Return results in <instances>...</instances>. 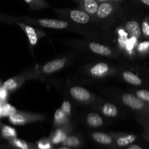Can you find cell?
Instances as JSON below:
<instances>
[{"label":"cell","instance_id":"cell-27","mask_svg":"<svg viewBox=\"0 0 149 149\" xmlns=\"http://www.w3.org/2000/svg\"><path fill=\"white\" fill-rule=\"evenodd\" d=\"M136 96L143 101L149 102V91L146 90H139L136 92Z\"/></svg>","mask_w":149,"mask_h":149},{"label":"cell","instance_id":"cell-14","mask_svg":"<svg viewBox=\"0 0 149 149\" xmlns=\"http://www.w3.org/2000/svg\"><path fill=\"white\" fill-rule=\"evenodd\" d=\"M109 71V66L105 63L96 64L90 70V74L94 77H103L106 75Z\"/></svg>","mask_w":149,"mask_h":149},{"label":"cell","instance_id":"cell-19","mask_svg":"<svg viewBox=\"0 0 149 149\" xmlns=\"http://www.w3.org/2000/svg\"><path fill=\"white\" fill-rule=\"evenodd\" d=\"M24 30H25V32H26V35H27L28 38H29V42H30L31 45H32V46H35L38 42V36H37V33H36L34 28L29 26H25Z\"/></svg>","mask_w":149,"mask_h":149},{"label":"cell","instance_id":"cell-12","mask_svg":"<svg viewBox=\"0 0 149 149\" xmlns=\"http://www.w3.org/2000/svg\"><path fill=\"white\" fill-rule=\"evenodd\" d=\"M10 122L15 125H23L33 121V119L28 115H24L20 113H15L9 116Z\"/></svg>","mask_w":149,"mask_h":149},{"label":"cell","instance_id":"cell-33","mask_svg":"<svg viewBox=\"0 0 149 149\" xmlns=\"http://www.w3.org/2000/svg\"><path fill=\"white\" fill-rule=\"evenodd\" d=\"M128 149H143V148H142L141 147L138 146L137 145H132L129 147V148Z\"/></svg>","mask_w":149,"mask_h":149},{"label":"cell","instance_id":"cell-11","mask_svg":"<svg viewBox=\"0 0 149 149\" xmlns=\"http://www.w3.org/2000/svg\"><path fill=\"white\" fill-rule=\"evenodd\" d=\"M125 29L132 37L138 39L141 35V28L135 20H130L125 25Z\"/></svg>","mask_w":149,"mask_h":149},{"label":"cell","instance_id":"cell-7","mask_svg":"<svg viewBox=\"0 0 149 149\" xmlns=\"http://www.w3.org/2000/svg\"><path fill=\"white\" fill-rule=\"evenodd\" d=\"M92 138L97 143L106 146H110L113 143V138L109 134L101 132H95L92 134Z\"/></svg>","mask_w":149,"mask_h":149},{"label":"cell","instance_id":"cell-15","mask_svg":"<svg viewBox=\"0 0 149 149\" xmlns=\"http://www.w3.org/2000/svg\"><path fill=\"white\" fill-rule=\"evenodd\" d=\"M62 146L74 148H79L81 146V141L77 135H67L62 143Z\"/></svg>","mask_w":149,"mask_h":149},{"label":"cell","instance_id":"cell-10","mask_svg":"<svg viewBox=\"0 0 149 149\" xmlns=\"http://www.w3.org/2000/svg\"><path fill=\"white\" fill-rule=\"evenodd\" d=\"M89 47L92 52L95 54L103 55V56H109L111 55V49L106 45H100L96 42H91L89 45Z\"/></svg>","mask_w":149,"mask_h":149},{"label":"cell","instance_id":"cell-8","mask_svg":"<svg viewBox=\"0 0 149 149\" xmlns=\"http://www.w3.org/2000/svg\"><path fill=\"white\" fill-rule=\"evenodd\" d=\"M137 140V136L132 134L129 135H123L117 137L113 142L115 143V145L118 148H125L133 143Z\"/></svg>","mask_w":149,"mask_h":149},{"label":"cell","instance_id":"cell-28","mask_svg":"<svg viewBox=\"0 0 149 149\" xmlns=\"http://www.w3.org/2000/svg\"><path fill=\"white\" fill-rule=\"evenodd\" d=\"M61 109H62L63 111L67 116H69V115L71 114V103H70L68 101H64L62 104Z\"/></svg>","mask_w":149,"mask_h":149},{"label":"cell","instance_id":"cell-29","mask_svg":"<svg viewBox=\"0 0 149 149\" xmlns=\"http://www.w3.org/2000/svg\"><path fill=\"white\" fill-rule=\"evenodd\" d=\"M138 49L139 52H144L149 49V42H143L139 44L138 46Z\"/></svg>","mask_w":149,"mask_h":149},{"label":"cell","instance_id":"cell-36","mask_svg":"<svg viewBox=\"0 0 149 149\" xmlns=\"http://www.w3.org/2000/svg\"><path fill=\"white\" fill-rule=\"evenodd\" d=\"M146 139L148 140V141H149V132H148V133L146 135Z\"/></svg>","mask_w":149,"mask_h":149},{"label":"cell","instance_id":"cell-5","mask_svg":"<svg viewBox=\"0 0 149 149\" xmlns=\"http://www.w3.org/2000/svg\"><path fill=\"white\" fill-rule=\"evenodd\" d=\"M38 23L43 27L54 29H64L69 26L68 22L55 19H40L38 20Z\"/></svg>","mask_w":149,"mask_h":149},{"label":"cell","instance_id":"cell-32","mask_svg":"<svg viewBox=\"0 0 149 149\" xmlns=\"http://www.w3.org/2000/svg\"><path fill=\"white\" fill-rule=\"evenodd\" d=\"M98 2H104V1H110V2H120L123 0H97Z\"/></svg>","mask_w":149,"mask_h":149},{"label":"cell","instance_id":"cell-35","mask_svg":"<svg viewBox=\"0 0 149 149\" xmlns=\"http://www.w3.org/2000/svg\"><path fill=\"white\" fill-rule=\"evenodd\" d=\"M58 149H71V148H69V147L65 146H62L59 147Z\"/></svg>","mask_w":149,"mask_h":149},{"label":"cell","instance_id":"cell-6","mask_svg":"<svg viewBox=\"0 0 149 149\" xmlns=\"http://www.w3.org/2000/svg\"><path fill=\"white\" fill-rule=\"evenodd\" d=\"M69 17L73 21L80 24H86L89 23L90 20V15L82 10H71L69 12Z\"/></svg>","mask_w":149,"mask_h":149},{"label":"cell","instance_id":"cell-30","mask_svg":"<svg viewBox=\"0 0 149 149\" xmlns=\"http://www.w3.org/2000/svg\"><path fill=\"white\" fill-rule=\"evenodd\" d=\"M141 31H142L145 36H149V22L147 21V20H144L143 22Z\"/></svg>","mask_w":149,"mask_h":149},{"label":"cell","instance_id":"cell-4","mask_svg":"<svg viewBox=\"0 0 149 149\" xmlns=\"http://www.w3.org/2000/svg\"><path fill=\"white\" fill-rule=\"evenodd\" d=\"M70 94L73 98L80 102L88 101L91 98V94L90 92L84 87L79 86L71 87L70 90Z\"/></svg>","mask_w":149,"mask_h":149},{"label":"cell","instance_id":"cell-31","mask_svg":"<svg viewBox=\"0 0 149 149\" xmlns=\"http://www.w3.org/2000/svg\"><path fill=\"white\" fill-rule=\"evenodd\" d=\"M7 91L1 87V88L0 89V98L5 99L6 97H7Z\"/></svg>","mask_w":149,"mask_h":149},{"label":"cell","instance_id":"cell-16","mask_svg":"<svg viewBox=\"0 0 149 149\" xmlns=\"http://www.w3.org/2000/svg\"><path fill=\"white\" fill-rule=\"evenodd\" d=\"M123 79H125V81H127L129 84H132V85L135 86H139L142 84V80L136 74H133L132 72L130 71H125L122 74Z\"/></svg>","mask_w":149,"mask_h":149},{"label":"cell","instance_id":"cell-25","mask_svg":"<svg viewBox=\"0 0 149 149\" xmlns=\"http://www.w3.org/2000/svg\"><path fill=\"white\" fill-rule=\"evenodd\" d=\"M15 113H16V109L15 107H13L11 105L7 104L4 105L2 108H1V113H2L4 116H11V115L14 114Z\"/></svg>","mask_w":149,"mask_h":149},{"label":"cell","instance_id":"cell-37","mask_svg":"<svg viewBox=\"0 0 149 149\" xmlns=\"http://www.w3.org/2000/svg\"><path fill=\"white\" fill-rule=\"evenodd\" d=\"M3 149H15V148H3Z\"/></svg>","mask_w":149,"mask_h":149},{"label":"cell","instance_id":"cell-9","mask_svg":"<svg viewBox=\"0 0 149 149\" xmlns=\"http://www.w3.org/2000/svg\"><path fill=\"white\" fill-rule=\"evenodd\" d=\"M79 3L84 12L89 15H96L100 2L97 0H79Z\"/></svg>","mask_w":149,"mask_h":149},{"label":"cell","instance_id":"cell-23","mask_svg":"<svg viewBox=\"0 0 149 149\" xmlns=\"http://www.w3.org/2000/svg\"><path fill=\"white\" fill-rule=\"evenodd\" d=\"M17 87H18V81L17 80V79L12 78L4 81L1 87L7 91H12V90H15Z\"/></svg>","mask_w":149,"mask_h":149},{"label":"cell","instance_id":"cell-21","mask_svg":"<svg viewBox=\"0 0 149 149\" xmlns=\"http://www.w3.org/2000/svg\"><path fill=\"white\" fill-rule=\"evenodd\" d=\"M67 115L61 109H58L55 111V116H54V122L56 126H61L66 123L67 122Z\"/></svg>","mask_w":149,"mask_h":149},{"label":"cell","instance_id":"cell-24","mask_svg":"<svg viewBox=\"0 0 149 149\" xmlns=\"http://www.w3.org/2000/svg\"><path fill=\"white\" fill-rule=\"evenodd\" d=\"M1 135L7 139H12L17 136V133L14 128L9 126H4L1 129Z\"/></svg>","mask_w":149,"mask_h":149},{"label":"cell","instance_id":"cell-22","mask_svg":"<svg viewBox=\"0 0 149 149\" xmlns=\"http://www.w3.org/2000/svg\"><path fill=\"white\" fill-rule=\"evenodd\" d=\"M32 10L44 8L47 7V4L45 0H24Z\"/></svg>","mask_w":149,"mask_h":149},{"label":"cell","instance_id":"cell-1","mask_svg":"<svg viewBox=\"0 0 149 149\" xmlns=\"http://www.w3.org/2000/svg\"><path fill=\"white\" fill-rule=\"evenodd\" d=\"M116 4H117L116 2H110V1L100 2L96 16L98 18H107L114 12Z\"/></svg>","mask_w":149,"mask_h":149},{"label":"cell","instance_id":"cell-26","mask_svg":"<svg viewBox=\"0 0 149 149\" xmlns=\"http://www.w3.org/2000/svg\"><path fill=\"white\" fill-rule=\"evenodd\" d=\"M37 149H52V144L49 140L42 139L37 143Z\"/></svg>","mask_w":149,"mask_h":149},{"label":"cell","instance_id":"cell-34","mask_svg":"<svg viewBox=\"0 0 149 149\" xmlns=\"http://www.w3.org/2000/svg\"><path fill=\"white\" fill-rule=\"evenodd\" d=\"M142 3H143L144 4H146V6L149 7V0H140Z\"/></svg>","mask_w":149,"mask_h":149},{"label":"cell","instance_id":"cell-18","mask_svg":"<svg viewBox=\"0 0 149 149\" xmlns=\"http://www.w3.org/2000/svg\"><path fill=\"white\" fill-rule=\"evenodd\" d=\"M102 113L108 117H115L118 114V109L113 103H106L102 108Z\"/></svg>","mask_w":149,"mask_h":149},{"label":"cell","instance_id":"cell-17","mask_svg":"<svg viewBox=\"0 0 149 149\" xmlns=\"http://www.w3.org/2000/svg\"><path fill=\"white\" fill-rule=\"evenodd\" d=\"M67 133H68V132H67L66 130H65L64 129L57 130L52 134L49 141H51L52 144H53V145L61 143L63 141V140L65 138V137L68 135Z\"/></svg>","mask_w":149,"mask_h":149},{"label":"cell","instance_id":"cell-13","mask_svg":"<svg viewBox=\"0 0 149 149\" xmlns=\"http://www.w3.org/2000/svg\"><path fill=\"white\" fill-rule=\"evenodd\" d=\"M86 122L91 127H100L103 125V119L99 114L95 113H90L87 116Z\"/></svg>","mask_w":149,"mask_h":149},{"label":"cell","instance_id":"cell-20","mask_svg":"<svg viewBox=\"0 0 149 149\" xmlns=\"http://www.w3.org/2000/svg\"><path fill=\"white\" fill-rule=\"evenodd\" d=\"M10 143L15 149H31L33 147L30 143H28L25 141L17 138L16 137L10 139Z\"/></svg>","mask_w":149,"mask_h":149},{"label":"cell","instance_id":"cell-2","mask_svg":"<svg viewBox=\"0 0 149 149\" xmlns=\"http://www.w3.org/2000/svg\"><path fill=\"white\" fill-rule=\"evenodd\" d=\"M122 100L123 103L131 109H135V110H141L143 109L145 106V103L143 100L140 99L136 95L132 94L127 93L122 95Z\"/></svg>","mask_w":149,"mask_h":149},{"label":"cell","instance_id":"cell-3","mask_svg":"<svg viewBox=\"0 0 149 149\" xmlns=\"http://www.w3.org/2000/svg\"><path fill=\"white\" fill-rule=\"evenodd\" d=\"M66 63L65 58H59L49 61L45 64L42 68V71L45 74H52L62 69Z\"/></svg>","mask_w":149,"mask_h":149},{"label":"cell","instance_id":"cell-38","mask_svg":"<svg viewBox=\"0 0 149 149\" xmlns=\"http://www.w3.org/2000/svg\"><path fill=\"white\" fill-rule=\"evenodd\" d=\"M31 149H37V148H35L34 146H33V147H32V148H31Z\"/></svg>","mask_w":149,"mask_h":149}]
</instances>
